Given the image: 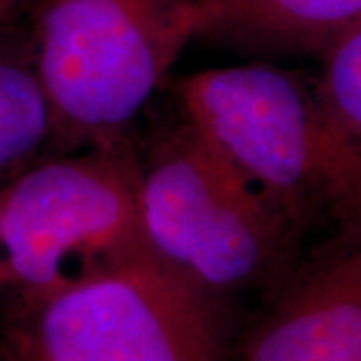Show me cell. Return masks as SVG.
<instances>
[{
    "mask_svg": "<svg viewBox=\"0 0 361 361\" xmlns=\"http://www.w3.org/2000/svg\"><path fill=\"white\" fill-rule=\"evenodd\" d=\"M183 121L301 241L361 231V161L327 125L307 75L265 61L177 82Z\"/></svg>",
    "mask_w": 361,
    "mask_h": 361,
    "instance_id": "1",
    "label": "cell"
},
{
    "mask_svg": "<svg viewBox=\"0 0 361 361\" xmlns=\"http://www.w3.org/2000/svg\"><path fill=\"white\" fill-rule=\"evenodd\" d=\"M195 0H47L32 42L65 151L123 145L193 40Z\"/></svg>",
    "mask_w": 361,
    "mask_h": 361,
    "instance_id": "2",
    "label": "cell"
},
{
    "mask_svg": "<svg viewBox=\"0 0 361 361\" xmlns=\"http://www.w3.org/2000/svg\"><path fill=\"white\" fill-rule=\"evenodd\" d=\"M139 213L151 253L217 299L279 289L299 265L301 241L185 121L139 161Z\"/></svg>",
    "mask_w": 361,
    "mask_h": 361,
    "instance_id": "3",
    "label": "cell"
},
{
    "mask_svg": "<svg viewBox=\"0 0 361 361\" xmlns=\"http://www.w3.org/2000/svg\"><path fill=\"white\" fill-rule=\"evenodd\" d=\"M149 251L125 145L44 157L0 187V279L28 301Z\"/></svg>",
    "mask_w": 361,
    "mask_h": 361,
    "instance_id": "4",
    "label": "cell"
},
{
    "mask_svg": "<svg viewBox=\"0 0 361 361\" xmlns=\"http://www.w3.org/2000/svg\"><path fill=\"white\" fill-rule=\"evenodd\" d=\"M16 361H223L219 299L149 251L28 301Z\"/></svg>",
    "mask_w": 361,
    "mask_h": 361,
    "instance_id": "5",
    "label": "cell"
},
{
    "mask_svg": "<svg viewBox=\"0 0 361 361\" xmlns=\"http://www.w3.org/2000/svg\"><path fill=\"white\" fill-rule=\"evenodd\" d=\"M243 361H361V231L327 241L297 265Z\"/></svg>",
    "mask_w": 361,
    "mask_h": 361,
    "instance_id": "6",
    "label": "cell"
},
{
    "mask_svg": "<svg viewBox=\"0 0 361 361\" xmlns=\"http://www.w3.org/2000/svg\"><path fill=\"white\" fill-rule=\"evenodd\" d=\"M361 23V0H195L193 40L253 56H319Z\"/></svg>",
    "mask_w": 361,
    "mask_h": 361,
    "instance_id": "7",
    "label": "cell"
},
{
    "mask_svg": "<svg viewBox=\"0 0 361 361\" xmlns=\"http://www.w3.org/2000/svg\"><path fill=\"white\" fill-rule=\"evenodd\" d=\"M49 147H59V127L32 47L0 44V179H14Z\"/></svg>",
    "mask_w": 361,
    "mask_h": 361,
    "instance_id": "8",
    "label": "cell"
},
{
    "mask_svg": "<svg viewBox=\"0 0 361 361\" xmlns=\"http://www.w3.org/2000/svg\"><path fill=\"white\" fill-rule=\"evenodd\" d=\"M311 77L323 116L339 142L361 161V23L317 56Z\"/></svg>",
    "mask_w": 361,
    "mask_h": 361,
    "instance_id": "9",
    "label": "cell"
},
{
    "mask_svg": "<svg viewBox=\"0 0 361 361\" xmlns=\"http://www.w3.org/2000/svg\"><path fill=\"white\" fill-rule=\"evenodd\" d=\"M14 4H16V0H0V20H4V16L11 13Z\"/></svg>",
    "mask_w": 361,
    "mask_h": 361,
    "instance_id": "10",
    "label": "cell"
},
{
    "mask_svg": "<svg viewBox=\"0 0 361 361\" xmlns=\"http://www.w3.org/2000/svg\"><path fill=\"white\" fill-rule=\"evenodd\" d=\"M0 283H2V279H0Z\"/></svg>",
    "mask_w": 361,
    "mask_h": 361,
    "instance_id": "11",
    "label": "cell"
}]
</instances>
